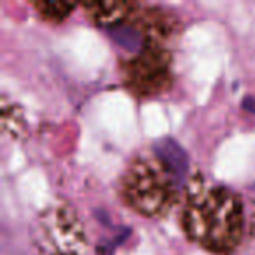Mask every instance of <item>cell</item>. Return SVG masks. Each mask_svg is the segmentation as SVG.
<instances>
[{
	"mask_svg": "<svg viewBox=\"0 0 255 255\" xmlns=\"http://www.w3.org/2000/svg\"><path fill=\"white\" fill-rule=\"evenodd\" d=\"M180 220L185 236L210 254H234L243 238V203L236 192L224 185L191 187Z\"/></svg>",
	"mask_w": 255,
	"mask_h": 255,
	"instance_id": "1",
	"label": "cell"
},
{
	"mask_svg": "<svg viewBox=\"0 0 255 255\" xmlns=\"http://www.w3.org/2000/svg\"><path fill=\"white\" fill-rule=\"evenodd\" d=\"M184 180L157 156L143 154L129 163L121 178L126 206L149 219L164 217L178 203Z\"/></svg>",
	"mask_w": 255,
	"mask_h": 255,
	"instance_id": "2",
	"label": "cell"
},
{
	"mask_svg": "<svg viewBox=\"0 0 255 255\" xmlns=\"http://www.w3.org/2000/svg\"><path fill=\"white\" fill-rule=\"evenodd\" d=\"M171 51L164 39H152L138 51L128 56L121 65L126 88L136 96H156L171 84Z\"/></svg>",
	"mask_w": 255,
	"mask_h": 255,
	"instance_id": "3",
	"label": "cell"
},
{
	"mask_svg": "<svg viewBox=\"0 0 255 255\" xmlns=\"http://www.w3.org/2000/svg\"><path fill=\"white\" fill-rule=\"evenodd\" d=\"M152 150L185 182L187 177V170H189V159L185 150L178 145L175 140L171 138H161L154 143Z\"/></svg>",
	"mask_w": 255,
	"mask_h": 255,
	"instance_id": "4",
	"label": "cell"
},
{
	"mask_svg": "<svg viewBox=\"0 0 255 255\" xmlns=\"http://www.w3.org/2000/svg\"><path fill=\"white\" fill-rule=\"evenodd\" d=\"M32 5L37 9L40 16L46 21L51 23H61L72 14L75 9V4H68V2H56V4H49V2H32Z\"/></svg>",
	"mask_w": 255,
	"mask_h": 255,
	"instance_id": "5",
	"label": "cell"
}]
</instances>
